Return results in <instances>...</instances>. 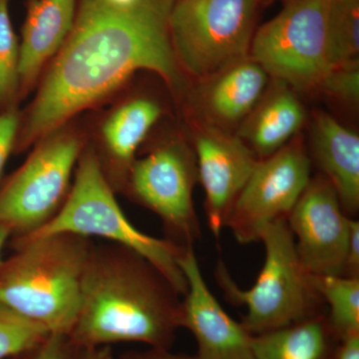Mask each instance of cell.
Listing matches in <instances>:
<instances>
[{
  "label": "cell",
  "mask_w": 359,
  "mask_h": 359,
  "mask_svg": "<svg viewBox=\"0 0 359 359\" xmlns=\"http://www.w3.org/2000/svg\"><path fill=\"white\" fill-rule=\"evenodd\" d=\"M174 1L78 0L69 36L20 117L14 152L57 131L137 71H152L170 86H179L183 72L169 30Z\"/></svg>",
  "instance_id": "cell-1"
},
{
  "label": "cell",
  "mask_w": 359,
  "mask_h": 359,
  "mask_svg": "<svg viewBox=\"0 0 359 359\" xmlns=\"http://www.w3.org/2000/svg\"><path fill=\"white\" fill-rule=\"evenodd\" d=\"M182 299L166 276L138 252L113 243L94 244L68 337L80 348L140 342L172 349L181 328Z\"/></svg>",
  "instance_id": "cell-2"
},
{
  "label": "cell",
  "mask_w": 359,
  "mask_h": 359,
  "mask_svg": "<svg viewBox=\"0 0 359 359\" xmlns=\"http://www.w3.org/2000/svg\"><path fill=\"white\" fill-rule=\"evenodd\" d=\"M0 263V304L50 334H69L94 242L69 233L11 241Z\"/></svg>",
  "instance_id": "cell-3"
},
{
  "label": "cell",
  "mask_w": 359,
  "mask_h": 359,
  "mask_svg": "<svg viewBox=\"0 0 359 359\" xmlns=\"http://www.w3.org/2000/svg\"><path fill=\"white\" fill-rule=\"evenodd\" d=\"M259 242L264 245L266 257L250 289L238 287L222 259L215 269L226 301L247 308L241 320L245 330L252 335L262 334L327 313L311 276L299 261L287 219L266 226Z\"/></svg>",
  "instance_id": "cell-4"
},
{
  "label": "cell",
  "mask_w": 359,
  "mask_h": 359,
  "mask_svg": "<svg viewBox=\"0 0 359 359\" xmlns=\"http://www.w3.org/2000/svg\"><path fill=\"white\" fill-rule=\"evenodd\" d=\"M115 193L104 174L95 149L85 148L62 209L41 230L29 237L11 241L59 233L104 238L146 257L183 297L187 290V280L178 263V256L183 248L166 238L152 237L137 229L122 211Z\"/></svg>",
  "instance_id": "cell-5"
},
{
  "label": "cell",
  "mask_w": 359,
  "mask_h": 359,
  "mask_svg": "<svg viewBox=\"0 0 359 359\" xmlns=\"http://www.w3.org/2000/svg\"><path fill=\"white\" fill-rule=\"evenodd\" d=\"M257 0H175L170 37L180 69L205 82L249 57Z\"/></svg>",
  "instance_id": "cell-6"
},
{
  "label": "cell",
  "mask_w": 359,
  "mask_h": 359,
  "mask_svg": "<svg viewBox=\"0 0 359 359\" xmlns=\"http://www.w3.org/2000/svg\"><path fill=\"white\" fill-rule=\"evenodd\" d=\"M35 145L0 185V224L11 231V240L41 230L62 209L85 149L81 136L60 130Z\"/></svg>",
  "instance_id": "cell-7"
},
{
  "label": "cell",
  "mask_w": 359,
  "mask_h": 359,
  "mask_svg": "<svg viewBox=\"0 0 359 359\" xmlns=\"http://www.w3.org/2000/svg\"><path fill=\"white\" fill-rule=\"evenodd\" d=\"M330 0H290L252 37L250 57L294 90L318 89L332 68Z\"/></svg>",
  "instance_id": "cell-8"
},
{
  "label": "cell",
  "mask_w": 359,
  "mask_h": 359,
  "mask_svg": "<svg viewBox=\"0 0 359 359\" xmlns=\"http://www.w3.org/2000/svg\"><path fill=\"white\" fill-rule=\"evenodd\" d=\"M198 179L195 152L182 141L160 144L134 161L123 192L159 217L167 240L194 247L202 231L193 203Z\"/></svg>",
  "instance_id": "cell-9"
},
{
  "label": "cell",
  "mask_w": 359,
  "mask_h": 359,
  "mask_svg": "<svg viewBox=\"0 0 359 359\" xmlns=\"http://www.w3.org/2000/svg\"><path fill=\"white\" fill-rule=\"evenodd\" d=\"M311 161L295 137L285 147L257 162L231 208L224 228L241 244L259 242L266 226L287 219L311 181Z\"/></svg>",
  "instance_id": "cell-10"
},
{
  "label": "cell",
  "mask_w": 359,
  "mask_h": 359,
  "mask_svg": "<svg viewBox=\"0 0 359 359\" xmlns=\"http://www.w3.org/2000/svg\"><path fill=\"white\" fill-rule=\"evenodd\" d=\"M349 219L334 186L320 174L311 178L287 222L295 250L311 276H342Z\"/></svg>",
  "instance_id": "cell-11"
},
{
  "label": "cell",
  "mask_w": 359,
  "mask_h": 359,
  "mask_svg": "<svg viewBox=\"0 0 359 359\" xmlns=\"http://www.w3.org/2000/svg\"><path fill=\"white\" fill-rule=\"evenodd\" d=\"M178 263L187 280L180 325L195 337L198 359H255L252 334L231 318L212 294L194 247L181 250Z\"/></svg>",
  "instance_id": "cell-12"
},
{
  "label": "cell",
  "mask_w": 359,
  "mask_h": 359,
  "mask_svg": "<svg viewBox=\"0 0 359 359\" xmlns=\"http://www.w3.org/2000/svg\"><path fill=\"white\" fill-rule=\"evenodd\" d=\"M198 179L205 191L208 226L218 238L259 159L238 135L204 127L195 140Z\"/></svg>",
  "instance_id": "cell-13"
},
{
  "label": "cell",
  "mask_w": 359,
  "mask_h": 359,
  "mask_svg": "<svg viewBox=\"0 0 359 359\" xmlns=\"http://www.w3.org/2000/svg\"><path fill=\"white\" fill-rule=\"evenodd\" d=\"M78 0H32L20 44V98L37 81L46 63L57 55L69 36Z\"/></svg>",
  "instance_id": "cell-14"
},
{
  "label": "cell",
  "mask_w": 359,
  "mask_h": 359,
  "mask_svg": "<svg viewBox=\"0 0 359 359\" xmlns=\"http://www.w3.org/2000/svg\"><path fill=\"white\" fill-rule=\"evenodd\" d=\"M311 151L321 175L330 182L346 216L359 210V137L323 111L314 113Z\"/></svg>",
  "instance_id": "cell-15"
},
{
  "label": "cell",
  "mask_w": 359,
  "mask_h": 359,
  "mask_svg": "<svg viewBox=\"0 0 359 359\" xmlns=\"http://www.w3.org/2000/svg\"><path fill=\"white\" fill-rule=\"evenodd\" d=\"M161 115L159 104L139 98L123 104L103 123V155L97 156L115 192H123L137 151Z\"/></svg>",
  "instance_id": "cell-16"
},
{
  "label": "cell",
  "mask_w": 359,
  "mask_h": 359,
  "mask_svg": "<svg viewBox=\"0 0 359 359\" xmlns=\"http://www.w3.org/2000/svg\"><path fill=\"white\" fill-rule=\"evenodd\" d=\"M271 87L241 124L238 133L259 160L285 147L306 121V110L294 89L278 80Z\"/></svg>",
  "instance_id": "cell-17"
},
{
  "label": "cell",
  "mask_w": 359,
  "mask_h": 359,
  "mask_svg": "<svg viewBox=\"0 0 359 359\" xmlns=\"http://www.w3.org/2000/svg\"><path fill=\"white\" fill-rule=\"evenodd\" d=\"M269 76L254 59H243L205 80L203 106L218 126L242 124L269 88Z\"/></svg>",
  "instance_id": "cell-18"
},
{
  "label": "cell",
  "mask_w": 359,
  "mask_h": 359,
  "mask_svg": "<svg viewBox=\"0 0 359 359\" xmlns=\"http://www.w3.org/2000/svg\"><path fill=\"white\" fill-rule=\"evenodd\" d=\"M339 339L327 314L290 327L252 335L255 359H334Z\"/></svg>",
  "instance_id": "cell-19"
},
{
  "label": "cell",
  "mask_w": 359,
  "mask_h": 359,
  "mask_svg": "<svg viewBox=\"0 0 359 359\" xmlns=\"http://www.w3.org/2000/svg\"><path fill=\"white\" fill-rule=\"evenodd\" d=\"M311 280L327 306L328 323L337 339L359 335V278L311 276Z\"/></svg>",
  "instance_id": "cell-20"
},
{
  "label": "cell",
  "mask_w": 359,
  "mask_h": 359,
  "mask_svg": "<svg viewBox=\"0 0 359 359\" xmlns=\"http://www.w3.org/2000/svg\"><path fill=\"white\" fill-rule=\"evenodd\" d=\"M332 68L358 61L359 0H330Z\"/></svg>",
  "instance_id": "cell-21"
},
{
  "label": "cell",
  "mask_w": 359,
  "mask_h": 359,
  "mask_svg": "<svg viewBox=\"0 0 359 359\" xmlns=\"http://www.w3.org/2000/svg\"><path fill=\"white\" fill-rule=\"evenodd\" d=\"M9 0H0V112L16 109L20 99V43L9 15Z\"/></svg>",
  "instance_id": "cell-22"
},
{
  "label": "cell",
  "mask_w": 359,
  "mask_h": 359,
  "mask_svg": "<svg viewBox=\"0 0 359 359\" xmlns=\"http://www.w3.org/2000/svg\"><path fill=\"white\" fill-rule=\"evenodd\" d=\"M50 334L13 309L0 304V359H9Z\"/></svg>",
  "instance_id": "cell-23"
},
{
  "label": "cell",
  "mask_w": 359,
  "mask_h": 359,
  "mask_svg": "<svg viewBox=\"0 0 359 359\" xmlns=\"http://www.w3.org/2000/svg\"><path fill=\"white\" fill-rule=\"evenodd\" d=\"M327 95L346 103H358L359 98L358 61L332 68L318 88Z\"/></svg>",
  "instance_id": "cell-24"
},
{
  "label": "cell",
  "mask_w": 359,
  "mask_h": 359,
  "mask_svg": "<svg viewBox=\"0 0 359 359\" xmlns=\"http://www.w3.org/2000/svg\"><path fill=\"white\" fill-rule=\"evenodd\" d=\"M81 348L67 334H48L34 346L9 359H79Z\"/></svg>",
  "instance_id": "cell-25"
},
{
  "label": "cell",
  "mask_w": 359,
  "mask_h": 359,
  "mask_svg": "<svg viewBox=\"0 0 359 359\" xmlns=\"http://www.w3.org/2000/svg\"><path fill=\"white\" fill-rule=\"evenodd\" d=\"M20 117L18 109L0 112V185L4 181L7 161L15 148Z\"/></svg>",
  "instance_id": "cell-26"
},
{
  "label": "cell",
  "mask_w": 359,
  "mask_h": 359,
  "mask_svg": "<svg viewBox=\"0 0 359 359\" xmlns=\"http://www.w3.org/2000/svg\"><path fill=\"white\" fill-rule=\"evenodd\" d=\"M342 276L359 278V222L354 218L349 219V235Z\"/></svg>",
  "instance_id": "cell-27"
},
{
  "label": "cell",
  "mask_w": 359,
  "mask_h": 359,
  "mask_svg": "<svg viewBox=\"0 0 359 359\" xmlns=\"http://www.w3.org/2000/svg\"><path fill=\"white\" fill-rule=\"evenodd\" d=\"M115 359H198L196 355L172 353V349L151 348L145 351H129Z\"/></svg>",
  "instance_id": "cell-28"
},
{
  "label": "cell",
  "mask_w": 359,
  "mask_h": 359,
  "mask_svg": "<svg viewBox=\"0 0 359 359\" xmlns=\"http://www.w3.org/2000/svg\"><path fill=\"white\" fill-rule=\"evenodd\" d=\"M334 359H359V335L339 340Z\"/></svg>",
  "instance_id": "cell-29"
},
{
  "label": "cell",
  "mask_w": 359,
  "mask_h": 359,
  "mask_svg": "<svg viewBox=\"0 0 359 359\" xmlns=\"http://www.w3.org/2000/svg\"><path fill=\"white\" fill-rule=\"evenodd\" d=\"M79 359H115V358L111 346H97L81 348Z\"/></svg>",
  "instance_id": "cell-30"
},
{
  "label": "cell",
  "mask_w": 359,
  "mask_h": 359,
  "mask_svg": "<svg viewBox=\"0 0 359 359\" xmlns=\"http://www.w3.org/2000/svg\"><path fill=\"white\" fill-rule=\"evenodd\" d=\"M11 231L4 224H0V263L2 259V252H4V247H6L7 243L11 240Z\"/></svg>",
  "instance_id": "cell-31"
}]
</instances>
